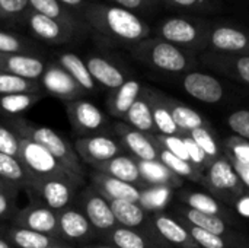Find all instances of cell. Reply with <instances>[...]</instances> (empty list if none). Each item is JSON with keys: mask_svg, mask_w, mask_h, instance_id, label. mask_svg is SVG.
I'll return each mask as SVG.
<instances>
[{"mask_svg": "<svg viewBox=\"0 0 249 248\" xmlns=\"http://www.w3.org/2000/svg\"><path fill=\"white\" fill-rule=\"evenodd\" d=\"M85 23L104 39L127 44L128 47L150 37L152 29L137 13L105 3H86Z\"/></svg>", "mask_w": 249, "mask_h": 248, "instance_id": "1", "label": "cell"}, {"mask_svg": "<svg viewBox=\"0 0 249 248\" xmlns=\"http://www.w3.org/2000/svg\"><path fill=\"white\" fill-rule=\"evenodd\" d=\"M134 58L165 73L184 75L197 70L198 56L159 37H149L128 47Z\"/></svg>", "mask_w": 249, "mask_h": 248, "instance_id": "2", "label": "cell"}, {"mask_svg": "<svg viewBox=\"0 0 249 248\" xmlns=\"http://www.w3.org/2000/svg\"><path fill=\"white\" fill-rule=\"evenodd\" d=\"M7 126L22 137H26L42 148H45L64 168H67L73 175L82 178L83 170L80 164V158L77 156L74 146L70 145L61 134L54 132L50 127L35 124L23 117L6 118Z\"/></svg>", "mask_w": 249, "mask_h": 248, "instance_id": "3", "label": "cell"}, {"mask_svg": "<svg viewBox=\"0 0 249 248\" xmlns=\"http://www.w3.org/2000/svg\"><path fill=\"white\" fill-rule=\"evenodd\" d=\"M212 19L194 15L168 16L156 26V35L174 45L200 56L207 51Z\"/></svg>", "mask_w": 249, "mask_h": 248, "instance_id": "4", "label": "cell"}, {"mask_svg": "<svg viewBox=\"0 0 249 248\" xmlns=\"http://www.w3.org/2000/svg\"><path fill=\"white\" fill-rule=\"evenodd\" d=\"M80 186L82 180L76 178H31L26 193L44 206L58 212L71 205Z\"/></svg>", "mask_w": 249, "mask_h": 248, "instance_id": "5", "label": "cell"}, {"mask_svg": "<svg viewBox=\"0 0 249 248\" xmlns=\"http://www.w3.org/2000/svg\"><path fill=\"white\" fill-rule=\"evenodd\" d=\"M19 159L29 172L31 178L61 177L82 180L64 168L45 148L22 136H19Z\"/></svg>", "mask_w": 249, "mask_h": 248, "instance_id": "6", "label": "cell"}, {"mask_svg": "<svg viewBox=\"0 0 249 248\" xmlns=\"http://www.w3.org/2000/svg\"><path fill=\"white\" fill-rule=\"evenodd\" d=\"M207 51L220 54H249V29L228 20H213Z\"/></svg>", "mask_w": 249, "mask_h": 248, "instance_id": "7", "label": "cell"}, {"mask_svg": "<svg viewBox=\"0 0 249 248\" xmlns=\"http://www.w3.org/2000/svg\"><path fill=\"white\" fill-rule=\"evenodd\" d=\"M69 121L79 137L105 133L107 118L104 113L88 99H76L64 102Z\"/></svg>", "mask_w": 249, "mask_h": 248, "instance_id": "8", "label": "cell"}, {"mask_svg": "<svg viewBox=\"0 0 249 248\" xmlns=\"http://www.w3.org/2000/svg\"><path fill=\"white\" fill-rule=\"evenodd\" d=\"M206 189L220 199H241L245 193V186L239 180L231 161L220 156L209 167L206 177Z\"/></svg>", "mask_w": 249, "mask_h": 248, "instance_id": "9", "label": "cell"}, {"mask_svg": "<svg viewBox=\"0 0 249 248\" xmlns=\"http://www.w3.org/2000/svg\"><path fill=\"white\" fill-rule=\"evenodd\" d=\"M12 224L16 227L28 228L35 232L61 240L58 232L57 212L44 206L42 203L36 202L32 197H29V203L25 208L16 210L15 216L12 218Z\"/></svg>", "mask_w": 249, "mask_h": 248, "instance_id": "10", "label": "cell"}, {"mask_svg": "<svg viewBox=\"0 0 249 248\" xmlns=\"http://www.w3.org/2000/svg\"><path fill=\"white\" fill-rule=\"evenodd\" d=\"M77 203L96 234L105 235L115 227H118L109 202L92 186L82 190L77 197Z\"/></svg>", "mask_w": 249, "mask_h": 248, "instance_id": "11", "label": "cell"}, {"mask_svg": "<svg viewBox=\"0 0 249 248\" xmlns=\"http://www.w3.org/2000/svg\"><path fill=\"white\" fill-rule=\"evenodd\" d=\"M74 151L77 156L90 167L124 155V148L121 146L120 140L105 133L77 137V140L74 142Z\"/></svg>", "mask_w": 249, "mask_h": 248, "instance_id": "12", "label": "cell"}, {"mask_svg": "<svg viewBox=\"0 0 249 248\" xmlns=\"http://www.w3.org/2000/svg\"><path fill=\"white\" fill-rule=\"evenodd\" d=\"M177 216L179 222H187L191 225H196L210 234H214L220 238H223L232 248H249L247 246V240L241 238L236 232H233L225 219L213 215H206L201 212H197L185 205L177 208Z\"/></svg>", "mask_w": 249, "mask_h": 248, "instance_id": "13", "label": "cell"}, {"mask_svg": "<svg viewBox=\"0 0 249 248\" xmlns=\"http://www.w3.org/2000/svg\"><path fill=\"white\" fill-rule=\"evenodd\" d=\"M39 85L44 94L55 96L63 102L80 99L86 94L77 85V82L57 63H50L45 66V70L39 79Z\"/></svg>", "mask_w": 249, "mask_h": 248, "instance_id": "14", "label": "cell"}, {"mask_svg": "<svg viewBox=\"0 0 249 248\" xmlns=\"http://www.w3.org/2000/svg\"><path fill=\"white\" fill-rule=\"evenodd\" d=\"M60 238L71 244H85L96 237V231L89 224L85 213L73 206H67L57 212Z\"/></svg>", "mask_w": 249, "mask_h": 248, "instance_id": "15", "label": "cell"}, {"mask_svg": "<svg viewBox=\"0 0 249 248\" xmlns=\"http://www.w3.org/2000/svg\"><path fill=\"white\" fill-rule=\"evenodd\" d=\"M198 61L207 69L249 86V54H220L204 51L198 56Z\"/></svg>", "mask_w": 249, "mask_h": 248, "instance_id": "16", "label": "cell"}, {"mask_svg": "<svg viewBox=\"0 0 249 248\" xmlns=\"http://www.w3.org/2000/svg\"><path fill=\"white\" fill-rule=\"evenodd\" d=\"M112 209V213L115 216V221L118 227L134 229L139 232H143L149 237H153L156 240L163 241L152 222V216H149V212L140 205V203H133V202H125V200H108Z\"/></svg>", "mask_w": 249, "mask_h": 248, "instance_id": "17", "label": "cell"}, {"mask_svg": "<svg viewBox=\"0 0 249 248\" xmlns=\"http://www.w3.org/2000/svg\"><path fill=\"white\" fill-rule=\"evenodd\" d=\"M114 132L120 139L124 151L130 152V156L139 161H158L159 152L153 134L142 133L124 121H117L114 124Z\"/></svg>", "mask_w": 249, "mask_h": 248, "instance_id": "18", "label": "cell"}, {"mask_svg": "<svg viewBox=\"0 0 249 248\" xmlns=\"http://www.w3.org/2000/svg\"><path fill=\"white\" fill-rule=\"evenodd\" d=\"M181 85L190 96L204 104H217L225 98V88L222 82L204 72L193 70L184 73Z\"/></svg>", "mask_w": 249, "mask_h": 248, "instance_id": "19", "label": "cell"}, {"mask_svg": "<svg viewBox=\"0 0 249 248\" xmlns=\"http://www.w3.org/2000/svg\"><path fill=\"white\" fill-rule=\"evenodd\" d=\"M26 23L31 29V32L39 38L41 41L47 42V44H67L70 41H73L76 37H80L77 32H74L73 29L61 25L60 22H55L41 13H36L34 10H28L26 16Z\"/></svg>", "mask_w": 249, "mask_h": 248, "instance_id": "20", "label": "cell"}, {"mask_svg": "<svg viewBox=\"0 0 249 248\" xmlns=\"http://www.w3.org/2000/svg\"><path fill=\"white\" fill-rule=\"evenodd\" d=\"M45 63L35 54H19V53H0V72L15 75L23 79L39 82Z\"/></svg>", "mask_w": 249, "mask_h": 248, "instance_id": "21", "label": "cell"}, {"mask_svg": "<svg viewBox=\"0 0 249 248\" xmlns=\"http://www.w3.org/2000/svg\"><path fill=\"white\" fill-rule=\"evenodd\" d=\"M90 183L92 187L107 200H125L133 203L142 202V190L139 187L109 177L104 172L93 170L90 172Z\"/></svg>", "mask_w": 249, "mask_h": 248, "instance_id": "22", "label": "cell"}, {"mask_svg": "<svg viewBox=\"0 0 249 248\" xmlns=\"http://www.w3.org/2000/svg\"><path fill=\"white\" fill-rule=\"evenodd\" d=\"M93 80L101 86L114 91L121 86L128 77L125 70L111 58L98 54H89L85 60Z\"/></svg>", "mask_w": 249, "mask_h": 248, "instance_id": "23", "label": "cell"}, {"mask_svg": "<svg viewBox=\"0 0 249 248\" xmlns=\"http://www.w3.org/2000/svg\"><path fill=\"white\" fill-rule=\"evenodd\" d=\"M152 222L158 235L169 247L172 246L175 248H200L178 219H174L172 216L163 212H156L152 215Z\"/></svg>", "mask_w": 249, "mask_h": 248, "instance_id": "24", "label": "cell"}, {"mask_svg": "<svg viewBox=\"0 0 249 248\" xmlns=\"http://www.w3.org/2000/svg\"><path fill=\"white\" fill-rule=\"evenodd\" d=\"M0 235L13 248H50L69 246L61 240L35 232L28 228L16 227L13 224L0 227Z\"/></svg>", "mask_w": 249, "mask_h": 248, "instance_id": "25", "label": "cell"}, {"mask_svg": "<svg viewBox=\"0 0 249 248\" xmlns=\"http://www.w3.org/2000/svg\"><path fill=\"white\" fill-rule=\"evenodd\" d=\"M29 9L55 22H60L79 35H83L89 29L85 20L79 19L69 7L63 6L58 0H29Z\"/></svg>", "mask_w": 249, "mask_h": 248, "instance_id": "26", "label": "cell"}, {"mask_svg": "<svg viewBox=\"0 0 249 248\" xmlns=\"http://www.w3.org/2000/svg\"><path fill=\"white\" fill-rule=\"evenodd\" d=\"M144 88V94L147 96L150 110H152V115H153V123L156 126L158 134H163V136H184V133L179 130V127L175 124L168 104H166V95L155 88H149V86H143Z\"/></svg>", "mask_w": 249, "mask_h": 248, "instance_id": "27", "label": "cell"}, {"mask_svg": "<svg viewBox=\"0 0 249 248\" xmlns=\"http://www.w3.org/2000/svg\"><path fill=\"white\" fill-rule=\"evenodd\" d=\"M92 168L95 171L104 172V174H107L109 177H114L117 180L133 184V186L139 187L140 190L146 187V184H144V181L142 178L137 161H136V158H133L130 155L115 156V158H112V159H109L107 162H102L99 165H95Z\"/></svg>", "mask_w": 249, "mask_h": 248, "instance_id": "28", "label": "cell"}, {"mask_svg": "<svg viewBox=\"0 0 249 248\" xmlns=\"http://www.w3.org/2000/svg\"><path fill=\"white\" fill-rule=\"evenodd\" d=\"M143 86L139 80L136 79H127L121 86H118L114 91H109V96L107 101L108 113L115 117L123 120L131 105L136 102L142 92Z\"/></svg>", "mask_w": 249, "mask_h": 248, "instance_id": "29", "label": "cell"}, {"mask_svg": "<svg viewBox=\"0 0 249 248\" xmlns=\"http://www.w3.org/2000/svg\"><path fill=\"white\" fill-rule=\"evenodd\" d=\"M104 237L107 238L108 244L117 248H171L160 240L123 227H115Z\"/></svg>", "mask_w": 249, "mask_h": 248, "instance_id": "30", "label": "cell"}, {"mask_svg": "<svg viewBox=\"0 0 249 248\" xmlns=\"http://www.w3.org/2000/svg\"><path fill=\"white\" fill-rule=\"evenodd\" d=\"M137 161L142 178L147 186H160L169 189H178L182 186V180L171 172L159 159L158 161Z\"/></svg>", "mask_w": 249, "mask_h": 248, "instance_id": "31", "label": "cell"}, {"mask_svg": "<svg viewBox=\"0 0 249 248\" xmlns=\"http://www.w3.org/2000/svg\"><path fill=\"white\" fill-rule=\"evenodd\" d=\"M0 181L18 191H26L31 183V175L19 158L0 153Z\"/></svg>", "mask_w": 249, "mask_h": 248, "instance_id": "32", "label": "cell"}, {"mask_svg": "<svg viewBox=\"0 0 249 248\" xmlns=\"http://www.w3.org/2000/svg\"><path fill=\"white\" fill-rule=\"evenodd\" d=\"M57 64H60L85 92H95L96 91V82L93 80L85 60L79 57L74 53L66 51L60 53L57 57Z\"/></svg>", "mask_w": 249, "mask_h": 248, "instance_id": "33", "label": "cell"}, {"mask_svg": "<svg viewBox=\"0 0 249 248\" xmlns=\"http://www.w3.org/2000/svg\"><path fill=\"white\" fill-rule=\"evenodd\" d=\"M123 121L125 124H128L130 127L142 132V133H146V134H158L156 126L153 123L152 110H150L147 96L144 94V88L142 89L139 98L131 105V108L128 110V113L123 118Z\"/></svg>", "mask_w": 249, "mask_h": 248, "instance_id": "34", "label": "cell"}, {"mask_svg": "<svg viewBox=\"0 0 249 248\" xmlns=\"http://www.w3.org/2000/svg\"><path fill=\"white\" fill-rule=\"evenodd\" d=\"M166 104L169 108V113L175 121V124L179 127V130L184 133V136L190 134L193 130L200 129V127H207V121L193 108H190L188 105L169 98L166 95Z\"/></svg>", "mask_w": 249, "mask_h": 248, "instance_id": "35", "label": "cell"}, {"mask_svg": "<svg viewBox=\"0 0 249 248\" xmlns=\"http://www.w3.org/2000/svg\"><path fill=\"white\" fill-rule=\"evenodd\" d=\"M42 96L44 92H19L0 95V114L4 118L22 117V114L32 108Z\"/></svg>", "mask_w": 249, "mask_h": 248, "instance_id": "36", "label": "cell"}, {"mask_svg": "<svg viewBox=\"0 0 249 248\" xmlns=\"http://www.w3.org/2000/svg\"><path fill=\"white\" fill-rule=\"evenodd\" d=\"M155 139V137H153ZM156 142V140H155ZM158 145V143H156ZM158 152H159V161L171 171L174 172L177 177H179L181 180L182 178H187L193 183H198L201 186L206 187V175L198 171L197 168H194L190 162L175 156L174 153H171L169 151H166L165 148H162L160 145H158Z\"/></svg>", "mask_w": 249, "mask_h": 248, "instance_id": "37", "label": "cell"}, {"mask_svg": "<svg viewBox=\"0 0 249 248\" xmlns=\"http://www.w3.org/2000/svg\"><path fill=\"white\" fill-rule=\"evenodd\" d=\"M182 203L197 212L206 213V215H213L219 216L225 221L231 218L229 212L210 194L207 193H185L181 197Z\"/></svg>", "mask_w": 249, "mask_h": 248, "instance_id": "38", "label": "cell"}, {"mask_svg": "<svg viewBox=\"0 0 249 248\" xmlns=\"http://www.w3.org/2000/svg\"><path fill=\"white\" fill-rule=\"evenodd\" d=\"M19 92H44V91L39 82L36 80H29L0 72V95L19 94Z\"/></svg>", "mask_w": 249, "mask_h": 248, "instance_id": "39", "label": "cell"}, {"mask_svg": "<svg viewBox=\"0 0 249 248\" xmlns=\"http://www.w3.org/2000/svg\"><path fill=\"white\" fill-rule=\"evenodd\" d=\"M171 190L169 187H160V186H147L142 189V202L140 205L147 210V212H162L163 206L168 203L171 197Z\"/></svg>", "mask_w": 249, "mask_h": 248, "instance_id": "40", "label": "cell"}, {"mask_svg": "<svg viewBox=\"0 0 249 248\" xmlns=\"http://www.w3.org/2000/svg\"><path fill=\"white\" fill-rule=\"evenodd\" d=\"M196 143L197 146L212 159V161H216L217 158L223 156L222 155V151H220V146L219 143L216 142V139L213 137L212 132L209 127H200V129H196L193 130L190 134H188Z\"/></svg>", "mask_w": 249, "mask_h": 248, "instance_id": "41", "label": "cell"}, {"mask_svg": "<svg viewBox=\"0 0 249 248\" xmlns=\"http://www.w3.org/2000/svg\"><path fill=\"white\" fill-rule=\"evenodd\" d=\"M168 6L194 13H216L222 9L220 0H162Z\"/></svg>", "mask_w": 249, "mask_h": 248, "instance_id": "42", "label": "cell"}, {"mask_svg": "<svg viewBox=\"0 0 249 248\" xmlns=\"http://www.w3.org/2000/svg\"><path fill=\"white\" fill-rule=\"evenodd\" d=\"M34 45L12 32L0 31V53H19V54H35Z\"/></svg>", "mask_w": 249, "mask_h": 248, "instance_id": "43", "label": "cell"}, {"mask_svg": "<svg viewBox=\"0 0 249 248\" xmlns=\"http://www.w3.org/2000/svg\"><path fill=\"white\" fill-rule=\"evenodd\" d=\"M185 229L190 232V235L193 237V240L200 246V248H232L223 238L214 235V234H210L196 225H191V224H187V222H181Z\"/></svg>", "mask_w": 249, "mask_h": 248, "instance_id": "44", "label": "cell"}, {"mask_svg": "<svg viewBox=\"0 0 249 248\" xmlns=\"http://www.w3.org/2000/svg\"><path fill=\"white\" fill-rule=\"evenodd\" d=\"M29 10V0H0V20L16 22Z\"/></svg>", "mask_w": 249, "mask_h": 248, "instance_id": "45", "label": "cell"}, {"mask_svg": "<svg viewBox=\"0 0 249 248\" xmlns=\"http://www.w3.org/2000/svg\"><path fill=\"white\" fill-rule=\"evenodd\" d=\"M184 139V143H185V148H187V152H188V158H190V164L197 168L198 171H204V170H209V167L213 164V161L197 146V143L187 134V136H182Z\"/></svg>", "mask_w": 249, "mask_h": 248, "instance_id": "46", "label": "cell"}, {"mask_svg": "<svg viewBox=\"0 0 249 248\" xmlns=\"http://www.w3.org/2000/svg\"><path fill=\"white\" fill-rule=\"evenodd\" d=\"M0 153L19 158V134L3 123H0Z\"/></svg>", "mask_w": 249, "mask_h": 248, "instance_id": "47", "label": "cell"}, {"mask_svg": "<svg viewBox=\"0 0 249 248\" xmlns=\"http://www.w3.org/2000/svg\"><path fill=\"white\" fill-rule=\"evenodd\" d=\"M16 199H18V190L10 187L0 189V222L7 221L15 216L16 213Z\"/></svg>", "mask_w": 249, "mask_h": 248, "instance_id": "48", "label": "cell"}, {"mask_svg": "<svg viewBox=\"0 0 249 248\" xmlns=\"http://www.w3.org/2000/svg\"><path fill=\"white\" fill-rule=\"evenodd\" d=\"M231 130L241 139L249 140V110H238L228 118Z\"/></svg>", "mask_w": 249, "mask_h": 248, "instance_id": "49", "label": "cell"}, {"mask_svg": "<svg viewBox=\"0 0 249 248\" xmlns=\"http://www.w3.org/2000/svg\"><path fill=\"white\" fill-rule=\"evenodd\" d=\"M228 142V140H226ZM228 155L238 162L249 165V142L241 137H231L228 142Z\"/></svg>", "mask_w": 249, "mask_h": 248, "instance_id": "50", "label": "cell"}, {"mask_svg": "<svg viewBox=\"0 0 249 248\" xmlns=\"http://www.w3.org/2000/svg\"><path fill=\"white\" fill-rule=\"evenodd\" d=\"M115 3V6L131 10V12H147L152 4H149L146 0H112Z\"/></svg>", "mask_w": 249, "mask_h": 248, "instance_id": "51", "label": "cell"}, {"mask_svg": "<svg viewBox=\"0 0 249 248\" xmlns=\"http://www.w3.org/2000/svg\"><path fill=\"white\" fill-rule=\"evenodd\" d=\"M226 158H228V159L231 161V164H232L233 170L236 171V174H238L239 180L242 181V184H244L245 187H248V189H249V165H248V164H242V162H238V161H235L233 158H231L229 155H228Z\"/></svg>", "mask_w": 249, "mask_h": 248, "instance_id": "52", "label": "cell"}, {"mask_svg": "<svg viewBox=\"0 0 249 248\" xmlns=\"http://www.w3.org/2000/svg\"><path fill=\"white\" fill-rule=\"evenodd\" d=\"M236 209H238V212L242 216L249 218V197H241V199H238Z\"/></svg>", "mask_w": 249, "mask_h": 248, "instance_id": "53", "label": "cell"}, {"mask_svg": "<svg viewBox=\"0 0 249 248\" xmlns=\"http://www.w3.org/2000/svg\"><path fill=\"white\" fill-rule=\"evenodd\" d=\"M63 6L71 9H83L86 6V0H58Z\"/></svg>", "mask_w": 249, "mask_h": 248, "instance_id": "54", "label": "cell"}, {"mask_svg": "<svg viewBox=\"0 0 249 248\" xmlns=\"http://www.w3.org/2000/svg\"><path fill=\"white\" fill-rule=\"evenodd\" d=\"M82 248H117L111 244H88V246H83Z\"/></svg>", "mask_w": 249, "mask_h": 248, "instance_id": "55", "label": "cell"}, {"mask_svg": "<svg viewBox=\"0 0 249 248\" xmlns=\"http://www.w3.org/2000/svg\"><path fill=\"white\" fill-rule=\"evenodd\" d=\"M0 248H13V247H12V246H10V244H9V243H7L4 238L0 235Z\"/></svg>", "mask_w": 249, "mask_h": 248, "instance_id": "56", "label": "cell"}, {"mask_svg": "<svg viewBox=\"0 0 249 248\" xmlns=\"http://www.w3.org/2000/svg\"><path fill=\"white\" fill-rule=\"evenodd\" d=\"M146 1H147L149 4H152V6H153V4H156V3H159V1H162V0H146Z\"/></svg>", "mask_w": 249, "mask_h": 248, "instance_id": "57", "label": "cell"}, {"mask_svg": "<svg viewBox=\"0 0 249 248\" xmlns=\"http://www.w3.org/2000/svg\"><path fill=\"white\" fill-rule=\"evenodd\" d=\"M50 248H73L71 246H58V247H50Z\"/></svg>", "mask_w": 249, "mask_h": 248, "instance_id": "58", "label": "cell"}, {"mask_svg": "<svg viewBox=\"0 0 249 248\" xmlns=\"http://www.w3.org/2000/svg\"><path fill=\"white\" fill-rule=\"evenodd\" d=\"M3 187H7V186H6V184H3V183L0 181V189H3Z\"/></svg>", "mask_w": 249, "mask_h": 248, "instance_id": "59", "label": "cell"}]
</instances>
